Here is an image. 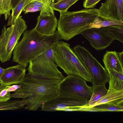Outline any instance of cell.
<instances>
[{"label": "cell", "instance_id": "1", "mask_svg": "<svg viewBox=\"0 0 123 123\" xmlns=\"http://www.w3.org/2000/svg\"><path fill=\"white\" fill-rule=\"evenodd\" d=\"M60 40L57 31L51 35L42 34L34 28L24 32L13 52L12 61L26 67L30 62Z\"/></svg>", "mask_w": 123, "mask_h": 123}, {"label": "cell", "instance_id": "2", "mask_svg": "<svg viewBox=\"0 0 123 123\" xmlns=\"http://www.w3.org/2000/svg\"><path fill=\"white\" fill-rule=\"evenodd\" d=\"M61 81L38 78L27 74L23 81L18 84L20 87L15 92H22L31 94L28 97L25 109L35 111L42 105L58 97Z\"/></svg>", "mask_w": 123, "mask_h": 123}, {"label": "cell", "instance_id": "3", "mask_svg": "<svg viewBox=\"0 0 123 123\" xmlns=\"http://www.w3.org/2000/svg\"><path fill=\"white\" fill-rule=\"evenodd\" d=\"M60 13L57 31L60 40L66 41L90 28L94 19L100 17L98 9L94 8Z\"/></svg>", "mask_w": 123, "mask_h": 123}, {"label": "cell", "instance_id": "4", "mask_svg": "<svg viewBox=\"0 0 123 123\" xmlns=\"http://www.w3.org/2000/svg\"><path fill=\"white\" fill-rule=\"evenodd\" d=\"M70 46L62 41L55 44L53 52L55 62L68 75H75L91 82L89 72Z\"/></svg>", "mask_w": 123, "mask_h": 123}, {"label": "cell", "instance_id": "5", "mask_svg": "<svg viewBox=\"0 0 123 123\" xmlns=\"http://www.w3.org/2000/svg\"><path fill=\"white\" fill-rule=\"evenodd\" d=\"M55 44L30 62L27 68L28 74L60 81L64 78L54 60L53 52Z\"/></svg>", "mask_w": 123, "mask_h": 123}, {"label": "cell", "instance_id": "6", "mask_svg": "<svg viewBox=\"0 0 123 123\" xmlns=\"http://www.w3.org/2000/svg\"><path fill=\"white\" fill-rule=\"evenodd\" d=\"M27 26L19 16L7 29L3 26L0 35V61L4 63L10 60L13 51Z\"/></svg>", "mask_w": 123, "mask_h": 123}, {"label": "cell", "instance_id": "7", "mask_svg": "<svg viewBox=\"0 0 123 123\" xmlns=\"http://www.w3.org/2000/svg\"><path fill=\"white\" fill-rule=\"evenodd\" d=\"M83 78L73 75H68L62 80L59 86V97L73 100L88 101L93 86L86 84Z\"/></svg>", "mask_w": 123, "mask_h": 123}, {"label": "cell", "instance_id": "8", "mask_svg": "<svg viewBox=\"0 0 123 123\" xmlns=\"http://www.w3.org/2000/svg\"><path fill=\"white\" fill-rule=\"evenodd\" d=\"M73 51L90 74L93 86L105 85L109 80L108 71L85 47L77 45Z\"/></svg>", "mask_w": 123, "mask_h": 123}, {"label": "cell", "instance_id": "9", "mask_svg": "<svg viewBox=\"0 0 123 123\" xmlns=\"http://www.w3.org/2000/svg\"><path fill=\"white\" fill-rule=\"evenodd\" d=\"M88 101L73 100L61 97L57 98L42 105V111H86L89 106Z\"/></svg>", "mask_w": 123, "mask_h": 123}, {"label": "cell", "instance_id": "10", "mask_svg": "<svg viewBox=\"0 0 123 123\" xmlns=\"http://www.w3.org/2000/svg\"><path fill=\"white\" fill-rule=\"evenodd\" d=\"M80 34L89 41L92 47L97 50L105 49L115 40L110 34L102 28H89Z\"/></svg>", "mask_w": 123, "mask_h": 123}, {"label": "cell", "instance_id": "11", "mask_svg": "<svg viewBox=\"0 0 123 123\" xmlns=\"http://www.w3.org/2000/svg\"><path fill=\"white\" fill-rule=\"evenodd\" d=\"M123 0H105L98 9L103 19L123 20Z\"/></svg>", "mask_w": 123, "mask_h": 123}, {"label": "cell", "instance_id": "12", "mask_svg": "<svg viewBox=\"0 0 123 123\" xmlns=\"http://www.w3.org/2000/svg\"><path fill=\"white\" fill-rule=\"evenodd\" d=\"M26 67L18 64L4 69L0 78V84L7 86L18 84L24 80L25 74Z\"/></svg>", "mask_w": 123, "mask_h": 123}, {"label": "cell", "instance_id": "13", "mask_svg": "<svg viewBox=\"0 0 123 123\" xmlns=\"http://www.w3.org/2000/svg\"><path fill=\"white\" fill-rule=\"evenodd\" d=\"M58 23V20L55 14L48 15L40 14L37 18V23L34 28L41 34L53 35L56 31Z\"/></svg>", "mask_w": 123, "mask_h": 123}, {"label": "cell", "instance_id": "14", "mask_svg": "<svg viewBox=\"0 0 123 123\" xmlns=\"http://www.w3.org/2000/svg\"><path fill=\"white\" fill-rule=\"evenodd\" d=\"M102 60L105 69H110L123 73V52L106 51Z\"/></svg>", "mask_w": 123, "mask_h": 123}, {"label": "cell", "instance_id": "15", "mask_svg": "<svg viewBox=\"0 0 123 123\" xmlns=\"http://www.w3.org/2000/svg\"><path fill=\"white\" fill-rule=\"evenodd\" d=\"M108 71L109 78L108 90L113 89L117 90H123V73L112 69Z\"/></svg>", "mask_w": 123, "mask_h": 123}, {"label": "cell", "instance_id": "16", "mask_svg": "<svg viewBox=\"0 0 123 123\" xmlns=\"http://www.w3.org/2000/svg\"><path fill=\"white\" fill-rule=\"evenodd\" d=\"M92 86V95L88 101L90 107H92L95 104L105 95L108 91L105 85H96Z\"/></svg>", "mask_w": 123, "mask_h": 123}, {"label": "cell", "instance_id": "17", "mask_svg": "<svg viewBox=\"0 0 123 123\" xmlns=\"http://www.w3.org/2000/svg\"><path fill=\"white\" fill-rule=\"evenodd\" d=\"M121 99H123V90H117L113 89L108 90L107 93L95 104L92 107L99 104Z\"/></svg>", "mask_w": 123, "mask_h": 123}, {"label": "cell", "instance_id": "18", "mask_svg": "<svg viewBox=\"0 0 123 123\" xmlns=\"http://www.w3.org/2000/svg\"><path fill=\"white\" fill-rule=\"evenodd\" d=\"M28 101L27 98L21 100L0 102V110H14L21 109L26 105Z\"/></svg>", "mask_w": 123, "mask_h": 123}, {"label": "cell", "instance_id": "19", "mask_svg": "<svg viewBox=\"0 0 123 123\" xmlns=\"http://www.w3.org/2000/svg\"><path fill=\"white\" fill-rule=\"evenodd\" d=\"M33 0H20L15 6L12 9V12L6 26H10L20 16L26 6Z\"/></svg>", "mask_w": 123, "mask_h": 123}, {"label": "cell", "instance_id": "20", "mask_svg": "<svg viewBox=\"0 0 123 123\" xmlns=\"http://www.w3.org/2000/svg\"><path fill=\"white\" fill-rule=\"evenodd\" d=\"M123 24V20H102L100 18H96L90 25V28H100L108 26Z\"/></svg>", "mask_w": 123, "mask_h": 123}, {"label": "cell", "instance_id": "21", "mask_svg": "<svg viewBox=\"0 0 123 123\" xmlns=\"http://www.w3.org/2000/svg\"><path fill=\"white\" fill-rule=\"evenodd\" d=\"M49 0L47 2L42 0H33L30 3L31 5L41 8L40 15H49L54 14L53 9L51 6V1Z\"/></svg>", "mask_w": 123, "mask_h": 123}, {"label": "cell", "instance_id": "22", "mask_svg": "<svg viewBox=\"0 0 123 123\" xmlns=\"http://www.w3.org/2000/svg\"><path fill=\"white\" fill-rule=\"evenodd\" d=\"M79 0H59L55 3H51V6L53 10L60 13L67 12L68 9Z\"/></svg>", "mask_w": 123, "mask_h": 123}, {"label": "cell", "instance_id": "23", "mask_svg": "<svg viewBox=\"0 0 123 123\" xmlns=\"http://www.w3.org/2000/svg\"><path fill=\"white\" fill-rule=\"evenodd\" d=\"M93 111H123V105L106 103L93 107Z\"/></svg>", "mask_w": 123, "mask_h": 123}, {"label": "cell", "instance_id": "24", "mask_svg": "<svg viewBox=\"0 0 123 123\" xmlns=\"http://www.w3.org/2000/svg\"><path fill=\"white\" fill-rule=\"evenodd\" d=\"M102 28L110 34L115 40L123 43V24L111 25Z\"/></svg>", "mask_w": 123, "mask_h": 123}, {"label": "cell", "instance_id": "25", "mask_svg": "<svg viewBox=\"0 0 123 123\" xmlns=\"http://www.w3.org/2000/svg\"><path fill=\"white\" fill-rule=\"evenodd\" d=\"M2 7L3 14L6 20L10 15V12L12 9L11 0H3Z\"/></svg>", "mask_w": 123, "mask_h": 123}, {"label": "cell", "instance_id": "26", "mask_svg": "<svg viewBox=\"0 0 123 123\" xmlns=\"http://www.w3.org/2000/svg\"><path fill=\"white\" fill-rule=\"evenodd\" d=\"M7 85L0 84V102L8 101L11 98L10 92L6 89Z\"/></svg>", "mask_w": 123, "mask_h": 123}, {"label": "cell", "instance_id": "27", "mask_svg": "<svg viewBox=\"0 0 123 123\" xmlns=\"http://www.w3.org/2000/svg\"><path fill=\"white\" fill-rule=\"evenodd\" d=\"M101 0H85L83 2V7L85 8H93Z\"/></svg>", "mask_w": 123, "mask_h": 123}, {"label": "cell", "instance_id": "28", "mask_svg": "<svg viewBox=\"0 0 123 123\" xmlns=\"http://www.w3.org/2000/svg\"><path fill=\"white\" fill-rule=\"evenodd\" d=\"M40 8L34 6L30 3L27 5L24 9L23 11L25 14L28 12H33L41 11Z\"/></svg>", "mask_w": 123, "mask_h": 123}, {"label": "cell", "instance_id": "29", "mask_svg": "<svg viewBox=\"0 0 123 123\" xmlns=\"http://www.w3.org/2000/svg\"><path fill=\"white\" fill-rule=\"evenodd\" d=\"M31 95V94L22 92H15L14 94L10 95L11 97L21 98H24Z\"/></svg>", "mask_w": 123, "mask_h": 123}, {"label": "cell", "instance_id": "30", "mask_svg": "<svg viewBox=\"0 0 123 123\" xmlns=\"http://www.w3.org/2000/svg\"><path fill=\"white\" fill-rule=\"evenodd\" d=\"M20 87V86L18 84L12 86H7L6 89L8 91L10 92H15Z\"/></svg>", "mask_w": 123, "mask_h": 123}, {"label": "cell", "instance_id": "31", "mask_svg": "<svg viewBox=\"0 0 123 123\" xmlns=\"http://www.w3.org/2000/svg\"><path fill=\"white\" fill-rule=\"evenodd\" d=\"M20 0H11L12 9L15 6Z\"/></svg>", "mask_w": 123, "mask_h": 123}, {"label": "cell", "instance_id": "32", "mask_svg": "<svg viewBox=\"0 0 123 123\" xmlns=\"http://www.w3.org/2000/svg\"><path fill=\"white\" fill-rule=\"evenodd\" d=\"M2 1L3 0H0V15L3 14L2 7Z\"/></svg>", "mask_w": 123, "mask_h": 123}, {"label": "cell", "instance_id": "33", "mask_svg": "<svg viewBox=\"0 0 123 123\" xmlns=\"http://www.w3.org/2000/svg\"><path fill=\"white\" fill-rule=\"evenodd\" d=\"M4 70V69L0 67V78L2 75Z\"/></svg>", "mask_w": 123, "mask_h": 123}, {"label": "cell", "instance_id": "34", "mask_svg": "<svg viewBox=\"0 0 123 123\" xmlns=\"http://www.w3.org/2000/svg\"><path fill=\"white\" fill-rule=\"evenodd\" d=\"M49 0H41L42 1H43L45 2H47L49 1Z\"/></svg>", "mask_w": 123, "mask_h": 123}]
</instances>
